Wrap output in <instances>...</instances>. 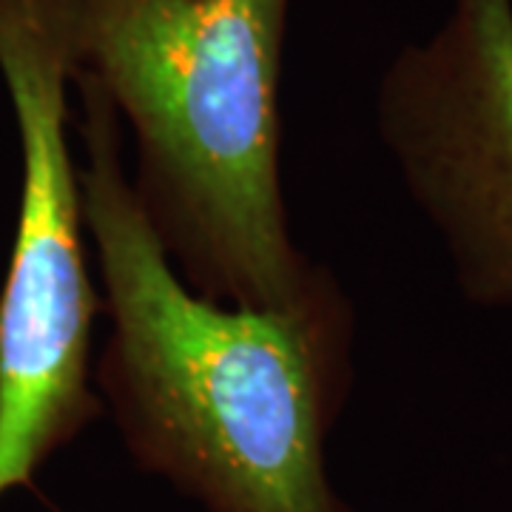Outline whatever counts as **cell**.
<instances>
[{"label": "cell", "mask_w": 512, "mask_h": 512, "mask_svg": "<svg viewBox=\"0 0 512 512\" xmlns=\"http://www.w3.org/2000/svg\"><path fill=\"white\" fill-rule=\"evenodd\" d=\"M83 205L111 333L97 367L126 447L208 512H353L325 467L353 384V311L322 271L285 308L194 291L123 163L120 114L86 74Z\"/></svg>", "instance_id": "6da1fadb"}, {"label": "cell", "mask_w": 512, "mask_h": 512, "mask_svg": "<svg viewBox=\"0 0 512 512\" xmlns=\"http://www.w3.org/2000/svg\"><path fill=\"white\" fill-rule=\"evenodd\" d=\"M291 0H72L77 74L137 148L131 180L194 291L271 311L322 268L299 254L279 185Z\"/></svg>", "instance_id": "7a4b0ae2"}, {"label": "cell", "mask_w": 512, "mask_h": 512, "mask_svg": "<svg viewBox=\"0 0 512 512\" xmlns=\"http://www.w3.org/2000/svg\"><path fill=\"white\" fill-rule=\"evenodd\" d=\"M74 74L72 0H0V77L20 140L18 231L0 288V498L29 487L100 413L89 382L100 302L69 143Z\"/></svg>", "instance_id": "3957f363"}, {"label": "cell", "mask_w": 512, "mask_h": 512, "mask_svg": "<svg viewBox=\"0 0 512 512\" xmlns=\"http://www.w3.org/2000/svg\"><path fill=\"white\" fill-rule=\"evenodd\" d=\"M376 120L464 296L512 308V0H453L387 66Z\"/></svg>", "instance_id": "277c9868"}]
</instances>
